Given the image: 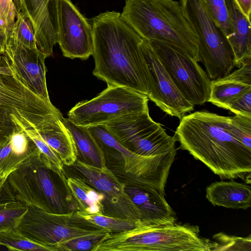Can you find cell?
Returning <instances> with one entry per match:
<instances>
[{"instance_id": "cell-1", "label": "cell", "mask_w": 251, "mask_h": 251, "mask_svg": "<svg viewBox=\"0 0 251 251\" xmlns=\"http://www.w3.org/2000/svg\"><path fill=\"white\" fill-rule=\"evenodd\" d=\"M93 75L107 85L148 96L152 88L149 69L140 48L143 38L119 12L107 11L92 19Z\"/></svg>"}, {"instance_id": "cell-2", "label": "cell", "mask_w": 251, "mask_h": 251, "mask_svg": "<svg viewBox=\"0 0 251 251\" xmlns=\"http://www.w3.org/2000/svg\"><path fill=\"white\" fill-rule=\"evenodd\" d=\"M180 120L174 136L180 149L222 179L245 180L251 175V150L230 133V117L202 110Z\"/></svg>"}, {"instance_id": "cell-3", "label": "cell", "mask_w": 251, "mask_h": 251, "mask_svg": "<svg viewBox=\"0 0 251 251\" xmlns=\"http://www.w3.org/2000/svg\"><path fill=\"white\" fill-rule=\"evenodd\" d=\"M121 16L143 39L173 46L199 62L198 39L179 1L126 0Z\"/></svg>"}, {"instance_id": "cell-4", "label": "cell", "mask_w": 251, "mask_h": 251, "mask_svg": "<svg viewBox=\"0 0 251 251\" xmlns=\"http://www.w3.org/2000/svg\"><path fill=\"white\" fill-rule=\"evenodd\" d=\"M6 181L15 196L27 205L57 214L76 211L71 208L73 199L64 174L39 150L11 173Z\"/></svg>"}, {"instance_id": "cell-5", "label": "cell", "mask_w": 251, "mask_h": 251, "mask_svg": "<svg viewBox=\"0 0 251 251\" xmlns=\"http://www.w3.org/2000/svg\"><path fill=\"white\" fill-rule=\"evenodd\" d=\"M216 242L202 237L189 224L151 227L138 222L125 231L108 233L92 251H212Z\"/></svg>"}, {"instance_id": "cell-6", "label": "cell", "mask_w": 251, "mask_h": 251, "mask_svg": "<svg viewBox=\"0 0 251 251\" xmlns=\"http://www.w3.org/2000/svg\"><path fill=\"white\" fill-rule=\"evenodd\" d=\"M4 57L11 72L0 73V146L16 130L39 129L62 115L51 102L29 89Z\"/></svg>"}, {"instance_id": "cell-7", "label": "cell", "mask_w": 251, "mask_h": 251, "mask_svg": "<svg viewBox=\"0 0 251 251\" xmlns=\"http://www.w3.org/2000/svg\"><path fill=\"white\" fill-rule=\"evenodd\" d=\"M184 14L198 39V59L211 80L225 77L235 67L230 44L209 16L202 0H180Z\"/></svg>"}, {"instance_id": "cell-8", "label": "cell", "mask_w": 251, "mask_h": 251, "mask_svg": "<svg viewBox=\"0 0 251 251\" xmlns=\"http://www.w3.org/2000/svg\"><path fill=\"white\" fill-rule=\"evenodd\" d=\"M27 206L16 229L29 240L51 251H58V245L72 239L108 232L81 218L76 211L57 214Z\"/></svg>"}, {"instance_id": "cell-9", "label": "cell", "mask_w": 251, "mask_h": 251, "mask_svg": "<svg viewBox=\"0 0 251 251\" xmlns=\"http://www.w3.org/2000/svg\"><path fill=\"white\" fill-rule=\"evenodd\" d=\"M147 96L124 87L107 85L96 97L77 103L68 113L74 124L103 125L127 114L149 110Z\"/></svg>"}, {"instance_id": "cell-10", "label": "cell", "mask_w": 251, "mask_h": 251, "mask_svg": "<svg viewBox=\"0 0 251 251\" xmlns=\"http://www.w3.org/2000/svg\"><path fill=\"white\" fill-rule=\"evenodd\" d=\"M103 125L120 143L138 154L155 156L176 151L175 136L152 119L149 110L127 114Z\"/></svg>"}, {"instance_id": "cell-11", "label": "cell", "mask_w": 251, "mask_h": 251, "mask_svg": "<svg viewBox=\"0 0 251 251\" xmlns=\"http://www.w3.org/2000/svg\"><path fill=\"white\" fill-rule=\"evenodd\" d=\"M86 127L104 151L116 152L122 157L124 171L128 175V184L149 186L165 193L176 151L158 156H142L123 146L104 125Z\"/></svg>"}, {"instance_id": "cell-12", "label": "cell", "mask_w": 251, "mask_h": 251, "mask_svg": "<svg viewBox=\"0 0 251 251\" xmlns=\"http://www.w3.org/2000/svg\"><path fill=\"white\" fill-rule=\"evenodd\" d=\"M148 41L184 98L194 106L207 102L211 80L198 62L173 46Z\"/></svg>"}, {"instance_id": "cell-13", "label": "cell", "mask_w": 251, "mask_h": 251, "mask_svg": "<svg viewBox=\"0 0 251 251\" xmlns=\"http://www.w3.org/2000/svg\"><path fill=\"white\" fill-rule=\"evenodd\" d=\"M72 166L86 182L103 195L104 215L129 219L137 223L143 221L141 211L125 191L126 184L106 166L95 167L78 159Z\"/></svg>"}, {"instance_id": "cell-14", "label": "cell", "mask_w": 251, "mask_h": 251, "mask_svg": "<svg viewBox=\"0 0 251 251\" xmlns=\"http://www.w3.org/2000/svg\"><path fill=\"white\" fill-rule=\"evenodd\" d=\"M58 43L64 56L86 60L93 52L92 25L71 0H57Z\"/></svg>"}, {"instance_id": "cell-15", "label": "cell", "mask_w": 251, "mask_h": 251, "mask_svg": "<svg viewBox=\"0 0 251 251\" xmlns=\"http://www.w3.org/2000/svg\"><path fill=\"white\" fill-rule=\"evenodd\" d=\"M140 48L147 64L152 88L148 99L167 114L180 119L194 106L179 91L147 40Z\"/></svg>"}, {"instance_id": "cell-16", "label": "cell", "mask_w": 251, "mask_h": 251, "mask_svg": "<svg viewBox=\"0 0 251 251\" xmlns=\"http://www.w3.org/2000/svg\"><path fill=\"white\" fill-rule=\"evenodd\" d=\"M0 53L21 76L26 85L35 94L51 102L47 89L46 56L39 50H32L9 37Z\"/></svg>"}, {"instance_id": "cell-17", "label": "cell", "mask_w": 251, "mask_h": 251, "mask_svg": "<svg viewBox=\"0 0 251 251\" xmlns=\"http://www.w3.org/2000/svg\"><path fill=\"white\" fill-rule=\"evenodd\" d=\"M20 12L33 29L38 50L46 57L58 43L57 0H20Z\"/></svg>"}, {"instance_id": "cell-18", "label": "cell", "mask_w": 251, "mask_h": 251, "mask_svg": "<svg viewBox=\"0 0 251 251\" xmlns=\"http://www.w3.org/2000/svg\"><path fill=\"white\" fill-rule=\"evenodd\" d=\"M251 90V58L226 76L211 81L207 101L224 109L237 97Z\"/></svg>"}, {"instance_id": "cell-19", "label": "cell", "mask_w": 251, "mask_h": 251, "mask_svg": "<svg viewBox=\"0 0 251 251\" xmlns=\"http://www.w3.org/2000/svg\"><path fill=\"white\" fill-rule=\"evenodd\" d=\"M39 150L23 129L15 131L0 146V177H7Z\"/></svg>"}, {"instance_id": "cell-20", "label": "cell", "mask_w": 251, "mask_h": 251, "mask_svg": "<svg viewBox=\"0 0 251 251\" xmlns=\"http://www.w3.org/2000/svg\"><path fill=\"white\" fill-rule=\"evenodd\" d=\"M206 198L214 206L246 210L251 206V188L233 179L216 181L206 187Z\"/></svg>"}, {"instance_id": "cell-21", "label": "cell", "mask_w": 251, "mask_h": 251, "mask_svg": "<svg viewBox=\"0 0 251 251\" xmlns=\"http://www.w3.org/2000/svg\"><path fill=\"white\" fill-rule=\"evenodd\" d=\"M225 1L232 33L228 41L234 54L235 67L239 68L251 58V20L242 13L234 0Z\"/></svg>"}, {"instance_id": "cell-22", "label": "cell", "mask_w": 251, "mask_h": 251, "mask_svg": "<svg viewBox=\"0 0 251 251\" xmlns=\"http://www.w3.org/2000/svg\"><path fill=\"white\" fill-rule=\"evenodd\" d=\"M63 119L62 115L57 116L36 130L59 156L64 165L71 166L77 159V152L72 136Z\"/></svg>"}, {"instance_id": "cell-23", "label": "cell", "mask_w": 251, "mask_h": 251, "mask_svg": "<svg viewBox=\"0 0 251 251\" xmlns=\"http://www.w3.org/2000/svg\"><path fill=\"white\" fill-rule=\"evenodd\" d=\"M63 120L75 142L77 159L95 167L106 166L104 151L87 127L77 126L68 118Z\"/></svg>"}, {"instance_id": "cell-24", "label": "cell", "mask_w": 251, "mask_h": 251, "mask_svg": "<svg viewBox=\"0 0 251 251\" xmlns=\"http://www.w3.org/2000/svg\"><path fill=\"white\" fill-rule=\"evenodd\" d=\"M67 184L77 211L88 214H104L103 195L82 178L70 177Z\"/></svg>"}, {"instance_id": "cell-25", "label": "cell", "mask_w": 251, "mask_h": 251, "mask_svg": "<svg viewBox=\"0 0 251 251\" xmlns=\"http://www.w3.org/2000/svg\"><path fill=\"white\" fill-rule=\"evenodd\" d=\"M28 206L13 194L6 180L0 192V231L16 229Z\"/></svg>"}, {"instance_id": "cell-26", "label": "cell", "mask_w": 251, "mask_h": 251, "mask_svg": "<svg viewBox=\"0 0 251 251\" xmlns=\"http://www.w3.org/2000/svg\"><path fill=\"white\" fill-rule=\"evenodd\" d=\"M76 212L81 218L111 233L128 230L135 227L137 224L135 221L129 219L104 214H88L79 211H76Z\"/></svg>"}, {"instance_id": "cell-27", "label": "cell", "mask_w": 251, "mask_h": 251, "mask_svg": "<svg viewBox=\"0 0 251 251\" xmlns=\"http://www.w3.org/2000/svg\"><path fill=\"white\" fill-rule=\"evenodd\" d=\"M0 245L11 251H48L47 247L38 244L22 235L17 229L0 231Z\"/></svg>"}, {"instance_id": "cell-28", "label": "cell", "mask_w": 251, "mask_h": 251, "mask_svg": "<svg viewBox=\"0 0 251 251\" xmlns=\"http://www.w3.org/2000/svg\"><path fill=\"white\" fill-rule=\"evenodd\" d=\"M202 1L209 16L228 40L232 36V33L225 0Z\"/></svg>"}, {"instance_id": "cell-29", "label": "cell", "mask_w": 251, "mask_h": 251, "mask_svg": "<svg viewBox=\"0 0 251 251\" xmlns=\"http://www.w3.org/2000/svg\"><path fill=\"white\" fill-rule=\"evenodd\" d=\"M9 37L29 49L38 50L32 26L21 12H17L16 20Z\"/></svg>"}, {"instance_id": "cell-30", "label": "cell", "mask_w": 251, "mask_h": 251, "mask_svg": "<svg viewBox=\"0 0 251 251\" xmlns=\"http://www.w3.org/2000/svg\"><path fill=\"white\" fill-rule=\"evenodd\" d=\"M16 15L12 0H0V52L10 36Z\"/></svg>"}, {"instance_id": "cell-31", "label": "cell", "mask_w": 251, "mask_h": 251, "mask_svg": "<svg viewBox=\"0 0 251 251\" xmlns=\"http://www.w3.org/2000/svg\"><path fill=\"white\" fill-rule=\"evenodd\" d=\"M229 130L235 138L251 150V117L239 115L230 116Z\"/></svg>"}, {"instance_id": "cell-32", "label": "cell", "mask_w": 251, "mask_h": 251, "mask_svg": "<svg viewBox=\"0 0 251 251\" xmlns=\"http://www.w3.org/2000/svg\"><path fill=\"white\" fill-rule=\"evenodd\" d=\"M109 232L78 237L60 243L58 251H92Z\"/></svg>"}, {"instance_id": "cell-33", "label": "cell", "mask_w": 251, "mask_h": 251, "mask_svg": "<svg viewBox=\"0 0 251 251\" xmlns=\"http://www.w3.org/2000/svg\"><path fill=\"white\" fill-rule=\"evenodd\" d=\"M213 238L217 241L214 251H251V235L240 237L220 232L214 235Z\"/></svg>"}, {"instance_id": "cell-34", "label": "cell", "mask_w": 251, "mask_h": 251, "mask_svg": "<svg viewBox=\"0 0 251 251\" xmlns=\"http://www.w3.org/2000/svg\"><path fill=\"white\" fill-rule=\"evenodd\" d=\"M23 130L31 138L45 158L61 173L64 174V164L59 156L42 138L36 129L25 128Z\"/></svg>"}, {"instance_id": "cell-35", "label": "cell", "mask_w": 251, "mask_h": 251, "mask_svg": "<svg viewBox=\"0 0 251 251\" xmlns=\"http://www.w3.org/2000/svg\"><path fill=\"white\" fill-rule=\"evenodd\" d=\"M226 109L229 110L235 115L251 117V90L232 100Z\"/></svg>"}, {"instance_id": "cell-36", "label": "cell", "mask_w": 251, "mask_h": 251, "mask_svg": "<svg viewBox=\"0 0 251 251\" xmlns=\"http://www.w3.org/2000/svg\"><path fill=\"white\" fill-rule=\"evenodd\" d=\"M237 6L249 20H251V0H234Z\"/></svg>"}, {"instance_id": "cell-37", "label": "cell", "mask_w": 251, "mask_h": 251, "mask_svg": "<svg viewBox=\"0 0 251 251\" xmlns=\"http://www.w3.org/2000/svg\"><path fill=\"white\" fill-rule=\"evenodd\" d=\"M14 5L16 8L17 12H20V0H15Z\"/></svg>"}, {"instance_id": "cell-38", "label": "cell", "mask_w": 251, "mask_h": 251, "mask_svg": "<svg viewBox=\"0 0 251 251\" xmlns=\"http://www.w3.org/2000/svg\"><path fill=\"white\" fill-rule=\"evenodd\" d=\"M7 177H0V192Z\"/></svg>"}]
</instances>
